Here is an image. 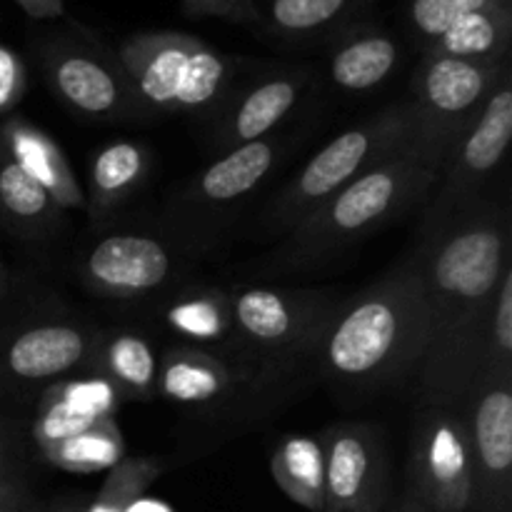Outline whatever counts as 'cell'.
<instances>
[{"label": "cell", "mask_w": 512, "mask_h": 512, "mask_svg": "<svg viewBox=\"0 0 512 512\" xmlns=\"http://www.w3.org/2000/svg\"><path fill=\"white\" fill-rule=\"evenodd\" d=\"M10 448H8V438H5V430L0 428V478H10Z\"/></svg>", "instance_id": "obj_35"}, {"label": "cell", "mask_w": 512, "mask_h": 512, "mask_svg": "<svg viewBox=\"0 0 512 512\" xmlns=\"http://www.w3.org/2000/svg\"><path fill=\"white\" fill-rule=\"evenodd\" d=\"M163 323L168 325L175 338H180L178 345H190V348L208 350V353L245 355L235 338L228 290L190 288L175 295L165 305Z\"/></svg>", "instance_id": "obj_20"}, {"label": "cell", "mask_w": 512, "mask_h": 512, "mask_svg": "<svg viewBox=\"0 0 512 512\" xmlns=\"http://www.w3.org/2000/svg\"><path fill=\"white\" fill-rule=\"evenodd\" d=\"M498 3H508V0H413V3H410V25H413L415 35H418V40L423 43L425 53H428L430 45H433L455 20Z\"/></svg>", "instance_id": "obj_31"}, {"label": "cell", "mask_w": 512, "mask_h": 512, "mask_svg": "<svg viewBox=\"0 0 512 512\" xmlns=\"http://www.w3.org/2000/svg\"><path fill=\"white\" fill-rule=\"evenodd\" d=\"M435 183L438 168H433L413 143L403 145L295 225L278 253L270 255V268L288 273L330 263L335 255L370 238L383 225L428 203Z\"/></svg>", "instance_id": "obj_3"}, {"label": "cell", "mask_w": 512, "mask_h": 512, "mask_svg": "<svg viewBox=\"0 0 512 512\" xmlns=\"http://www.w3.org/2000/svg\"><path fill=\"white\" fill-rule=\"evenodd\" d=\"M25 93V68L18 53L0 43V115H8Z\"/></svg>", "instance_id": "obj_32"}, {"label": "cell", "mask_w": 512, "mask_h": 512, "mask_svg": "<svg viewBox=\"0 0 512 512\" xmlns=\"http://www.w3.org/2000/svg\"><path fill=\"white\" fill-rule=\"evenodd\" d=\"M100 333L70 318L0 328V393H40L90 370Z\"/></svg>", "instance_id": "obj_10"}, {"label": "cell", "mask_w": 512, "mask_h": 512, "mask_svg": "<svg viewBox=\"0 0 512 512\" xmlns=\"http://www.w3.org/2000/svg\"><path fill=\"white\" fill-rule=\"evenodd\" d=\"M5 295H8V275H3V278H0V308H3V303H5Z\"/></svg>", "instance_id": "obj_37"}, {"label": "cell", "mask_w": 512, "mask_h": 512, "mask_svg": "<svg viewBox=\"0 0 512 512\" xmlns=\"http://www.w3.org/2000/svg\"><path fill=\"white\" fill-rule=\"evenodd\" d=\"M198 40L188 35H143L123 45L120 65L145 113H173L175 93Z\"/></svg>", "instance_id": "obj_18"}, {"label": "cell", "mask_w": 512, "mask_h": 512, "mask_svg": "<svg viewBox=\"0 0 512 512\" xmlns=\"http://www.w3.org/2000/svg\"><path fill=\"white\" fill-rule=\"evenodd\" d=\"M428 303V343L418 368L420 403L460 410L478 388L488 315L510 268V213L480 195L418 230L413 248Z\"/></svg>", "instance_id": "obj_1"}, {"label": "cell", "mask_w": 512, "mask_h": 512, "mask_svg": "<svg viewBox=\"0 0 512 512\" xmlns=\"http://www.w3.org/2000/svg\"><path fill=\"white\" fill-rule=\"evenodd\" d=\"M413 138L410 105L398 103L360 120L335 135L318 150L283 188L263 215V225L273 235H288L325 200L353 183L355 178L398 153Z\"/></svg>", "instance_id": "obj_4"}, {"label": "cell", "mask_w": 512, "mask_h": 512, "mask_svg": "<svg viewBox=\"0 0 512 512\" xmlns=\"http://www.w3.org/2000/svg\"><path fill=\"white\" fill-rule=\"evenodd\" d=\"M408 485L433 512H468L473 493L463 410L423 405L410 435Z\"/></svg>", "instance_id": "obj_11"}, {"label": "cell", "mask_w": 512, "mask_h": 512, "mask_svg": "<svg viewBox=\"0 0 512 512\" xmlns=\"http://www.w3.org/2000/svg\"><path fill=\"white\" fill-rule=\"evenodd\" d=\"M348 0H268L265 18L288 35H308L345 13Z\"/></svg>", "instance_id": "obj_29"}, {"label": "cell", "mask_w": 512, "mask_h": 512, "mask_svg": "<svg viewBox=\"0 0 512 512\" xmlns=\"http://www.w3.org/2000/svg\"><path fill=\"white\" fill-rule=\"evenodd\" d=\"M512 143V73L510 63L498 75L478 118L453 140L440 165L438 183L425 203L420 228L443 223L460 208L485 195L490 180L508 158Z\"/></svg>", "instance_id": "obj_7"}, {"label": "cell", "mask_w": 512, "mask_h": 512, "mask_svg": "<svg viewBox=\"0 0 512 512\" xmlns=\"http://www.w3.org/2000/svg\"><path fill=\"white\" fill-rule=\"evenodd\" d=\"M150 170V153L133 140H118L98 150L90 163V195L85 198L93 218H105L125 203Z\"/></svg>", "instance_id": "obj_22"}, {"label": "cell", "mask_w": 512, "mask_h": 512, "mask_svg": "<svg viewBox=\"0 0 512 512\" xmlns=\"http://www.w3.org/2000/svg\"><path fill=\"white\" fill-rule=\"evenodd\" d=\"M0 213L23 233H48L60 208L48 190L0 150Z\"/></svg>", "instance_id": "obj_26"}, {"label": "cell", "mask_w": 512, "mask_h": 512, "mask_svg": "<svg viewBox=\"0 0 512 512\" xmlns=\"http://www.w3.org/2000/svg\"><path fill=\"white\" fill-rule=\"evenodd\" d=\"M270 473L293 503L310 512L325 508V453L320 438L288 435L270 458Z\"/></svg>", "instance_id": "obj_24"}, {"label": "cell", "mask_w": 512, "mask_h": 512, "mask_svg": "<svg viewBox=\"0 0 512 512\" xmlns=\"http://www.w3.org/2000/svg\"><path fill=\"white\" fill-rule=\"evenodd\" d=\"M3 275H8V270H5L3 265H0V278H3Z\"/></svg>", "instance_id": "obj_39"}, {"label": "cell", "mask_w": 512, "mask_h": 512, "mask_svg": "<svg viewBox=\"0 0 512 512\" xmlns=\"http://www.w3.org/2000/svg\"><path fill=\"white\" fill-rule=\"evenodd\" d=\"M280 140L263 138L218 155L165 203L163 223L183 243H200L273 173Z\"/></svg>", "instance_id": "obj_8"}, {"label": "cell", "mask_w": 512, "mask_h": 512, "mask_svg": "<svg viewBox=\"0 0 512 512\" xmlns=\"http://www.w3.org/2000/svg\"><path fill=\"white\" fill-rule=\"evenodd\" d=\"M305 83H308L305 70H285L245 88L218 113L210 133V148L223 155L240 145L270 138L295 108Z\"/></svg>", "instance_id": "obj_16"}, {"label": "cell", "mask_w": 512, "mask_h": 512, "mask_svg": "<svg viewBox=\"0 0 512 512\" xmlns=\"http://www.w3.org/2000/svg\"><path fill=\"white\" fill-rule=\"evenodd\" d=\"M460 410L473 470L468 512H512V370L480 375Z\"/></svg>", "instance_id": "obj_12"}, {"label": "cell", "mask_w": 512, "mask_h": 512, "mask_svg": "<svg viewBox=\"0 0 512 512\" xmlns=\"http://www.w3.org/2000/svg\"><path fill=\"white\" fill-rule=\"evenodd\" d=\"M90 370L113 385L120 400L158 398L160 355L155 345L138 330L100 333Z\"/></svg>", "instance_id": "obj_21"}, {"label": "cell", "mask_w": 512, "mask_h": 512, "mask_svg": "<svg viewBox=\"0 0 512 512\" xmlns=\"http://www.w3.org/2000/svg\"><path fill=\"white\" fill-rule=\"evenodd\" d=\"M512 38L510 3L490 5L455 20L428 53L448 58L478 60V63H505Z\"/></svg>", "instance_id": "obj_23"}, {"label": "cell", "mask_w": 512, "mask_h": 512, "mask_svg": "<svg viewBox=\"0 0 512 512\" xmlns=\"http://www.w3.org/2000/svg\"><path fill=\"white\" fill-rule=\"evenodd\" d=\"M50 88L78 115L90 120H123L148 115L120 60L95 50L63 45L45 58Z\"/></svg>", "instance_id": "obj_15"}, {"label": "cell", "mask_w": 512, "mask_h": 512, "mask_svg": "<svg viewBox=\"0 0 512 512\" xmlns=\"http://www.w3.org/2000/svg\"><path fill=\"white\" fill-rule=\"evenodd\" d=\"M25 508V493L13 483V478H0V512H15Z\"/></svg>", "instance_id": "obj_33"}, {"label": "cell", "mask_w": 512, "mask_h": 512, "mask_svg": "<svg viewBox=\"0 0 512 512\" xmlns=\"http://www.w3.org/2000/svg\"><path fill=\"white\" fill-rule=\"evenodd\" d=\"M118 405L120 395L113 385L105 383L93 370L60 380L40 393L33 420V443L40 453H45L53 445L113 418Z\"/></svg>", "instance_id": "obj_17"}, {"label": "cell", "mask_w": 512, "mask_h": 512, "mask_svg": "<svg viewBox=\"0 0 512 512\" xmlns=\"http://www.w3.org/2000/svg\"><path fill=\"white\" fill-rule=\"evenodd\" d=\"M398 58V43L390 35H355L345 40L330 58V80L348 93H365L388 80Z\"/></svg>", "instance_id": "obj_25"}, {"label": "cell", "mask_w": 512, "mask_h": 512, "mask_svg": "<svg viewBox=\"0 0 512 512\" xmlns=\"http://www.w3.org/2000/svg\"><path fill=\"white\" fill-rule=\"evenodd\" d=\"M235 338L248 358L290 370L298 360L318 355L345 300L330 290L235 288L228 290Z\"/></svg>", "instance_id": "obj_5"}, {"label": "cell", "mask_w": 512, "mask_h": 512, "mask_svg": "<svg viewBox=\"0 0 512 512\" xmlns=\"http://www.w3.org/2000/svg\"><path fill=\"white\" fill-rule=\"evenodd\" d=\"M385 512H433V510H430L428 505H425L423 500L413 493V488H410V485H405V490L400 493V498L395 500L393 508H385Z\"/></svg>", "instance_id": "obj_34"}, {"label": "cell", "mask_w": 512, "mask_h": 512, "mask_svg": "<svg viewBox=\"0 0 512 512\" xmlns=\"http://www.w3.org/2000/svg\"><path fill=\"white\" fill-rule=\"evenodd\" d=\"M15 512H40V510H33V508H23V510H15Z\"/></svg>", "instance_id": "obj_38"}, {"label": "cell", "mask_w": 512, "mask_h": 512, "mask_svg": "<svg viewBox=\"0 0 512 512\" xmlns=\"http://www.w3.org/2000/svg\"><path fill=\"white\" fill-rule=\"evenodd\" d=\"M512 370V265L500 278L488 315L483 373Z\"/></svg>", "instance_id": "obj_30"}, {"label": "cell", "mask_w": 512, "mask_h": 512, "mask_svg": "<svg viewBox=\"0 0 512 512\" xmlns=\"http://www.w3.org/2000/svg\"><path fill=\"white\" fill-rule=\"evenodd\" d=\"M0 150L30 178L38 180L60 210L85 208L83 188L60 145L48 133L35 128L25 118L10 115L0 125Z\"/></svg>", "instance_id": "obj_19"}, {"label": "cell", "mask_w": 512, "mask_h": 512, "mask_svg": "<svg viewBox=\"0 0 512 512\" xmlns=\"http://www.w3.org/2000/svg\"><path fill=\"white\" fill-rule=\"evenodd\" d=\"M508 63L425 53L415 78V98L408 100L413 123L410 143L438 173L453 140L478 118Z\"/></svg>", "instance_id": "obj_6"}, {"label": "cell", "mask_w": 512, "mask_h": 512, "mask_svg": "<svg viewBox=\"0 0 512 512\" xmlns=\"http://www.w3.org/2000/svg\"><path fill=\"white\" fill-rule=\"evenodd\" d=\"M318 438L325 453L323 512H385L390 455L383 433L368 423H338Z\"/></svg>", "instance_id": "obj_13"}, {"label": "cell", "mask_w": 512, "mask_h": 512, "mask_svg": "<svg viewBox=\"0 0 512 512\" xmlns=\"http://www.w3.org/2000/svg\"><path fill=\"white\" fill-rule=\"evenodd\" d=\"M230 80V68L215 50L198 40L195 50L190 53L188 65H185L183 80L175 93L173 113H185V110H210L225 93V85Z\"/></svg>", "instance_id": "obj_28"}, {"label": "cell", "mask_w": 512, "mask_h": 512, "mask_svg": "<svg viewBox=\"0 0 512 512\" xmlns=\"http://www.w3.org/2000/svg\"><path fill=\"white\" fill-rule=\"evenodd\" d=\"M43 458L53 463L55 468L65 470V473H100V470L115 468L120 463V458H123V435H120L115 420L108 418L95 425V428L48 448Z\"/></svg>", "instance_id": "obj_27"}, {"label": "cell", "mask_w": 512, "mask_h": 512, "mask_svg": "<svg viewBox=\"0 0 512 512\" xmlns=\"http://www.w3.org/2000/svg\"><path fill=\"white\" fill-rule=\"evenodd\" d=\"M175 260L173 248L155 235L110 233L85 253L80 273L105 298L133 303L170 283Z\"/></svg>", "instance_id": "obj_14"}, {"label": "cell", "mask_w": 512, "mask_h": 512, "mask_svg": "<svg viewBox=\"0 0 512 512\" xmlns=\"http://www.w3.org/2000/svg\"><path fill=\"white\" fill-rule=\"evenodd\" d=\"M20 3L25 5V8L30 10V13L40 15V13H50L53 10V0H20Z\"/></svg>", "instance_id": "obj_36"}, {"label": "cell", "mask_w": 512, "mask_h": 512, "mask_svg": "<svg viewBox=\"0 0 512 512\" xmlns=\"http://www.w3.org/2000/svg\"><path fill=\"white\" fill-rule=\"evenodd\" d=\"M285 373L245 355L173 345L160 355L158 395L198 413L238 410L243 403H255Z\"/></svg>", "instance_id": "obj_9"}, {"label": "cell", "mask_w": 512, "mask_h": 512, "mask_svg": "<svg viewBox=\"0 0 512 512\" xmlns=\"http://www.w3.org/2000/svg\"><path fill=\"white\" fill-rule=\"evenodd\" d=\"M428 343V303L415 253L345 300L318 348L320 370L353 393L418 373Z\"/></svg>", "instance_id": "obj_2"}]
</instances>
